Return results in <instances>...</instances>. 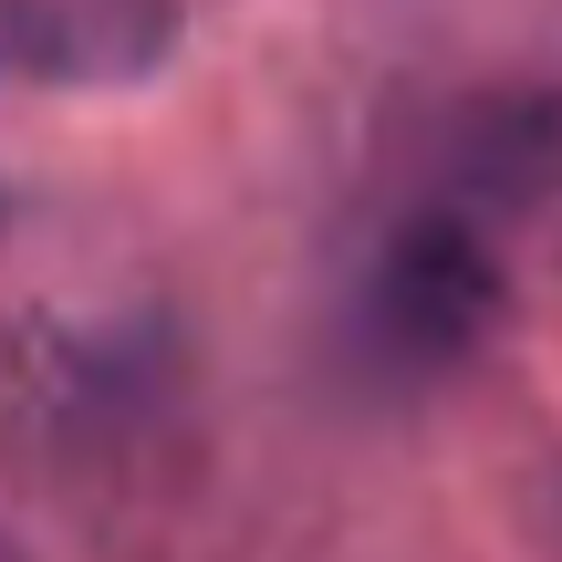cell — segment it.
<instances>
[{"label":"cell","mask_w":562,"mask_h":562,"mask_svg":"<svg viewBox=\"0 0 562 562\" xmlns=\"http://www.w3.org/2000/svg\"><path fill=\"white\" fill-rule=\"evenodd\" d=\"M480 302H490V261L459 240V229H417V240L385 261V313L417 355H448V344L480 334Z\"/></svg>","instance_id":"cell-1"}]
</instances>
